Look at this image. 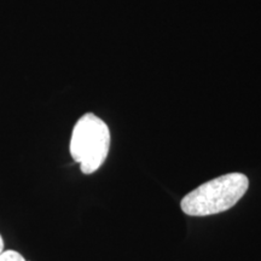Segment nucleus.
<instances>
[{
  "label": "nucleus",
  "mask_w": 261,
  "mask_h": 261,
  "mask_svg": "<svg viewBox=\"0 0 261 261\" xmlns=\"http://www.w3.org/2000/svg\"><path fill=\"white\" fill-rule=\"evenodd\" d=\"M249 179L243 173H228L203 182L184 196L181 211L190 217H207L231 210L246 194Z\"/></svg>",
  "instance_id": "f257e3e1"
},
{
  "label": "nucleus",
  "mask_w": 261,
  "mask_h": 261,
  "mask_svg": "<svg viewBox=\"0 0 261 261\" xmlns=\"http://www.w3.org/2000/svg\"><path fill=\"white\" fill-rule=\"evenodd\" d=\"M110 149L109 127L92 113L85 114L75 123L70 138V155L84 174L98 171Z\"/></svg>",
  "instance_id": "f03ea898"
},
{
  "label": "nucleus",
  "mask_w": 261,
  "mask_h": 261,
  "mask_svg": "<svg viewBox=\"0 0 261 261\" xmlns=\"http://www.w3.org/2000/svg\"><path fill=\"white\" fill-rule=\"evenodd\" d=\"M0 261H27L16 250H6L0 254Z\"/></svg>",
  "instance_id": "7ed1b4c3"
},
{
  "label": "nucleus",
  "mask_w": 261,
  "mask_h": 261,
  "mask_svg": "<svg viewBox=\"0 0 261 261\" xmlns=\"http://www.w3.org/2000/svg\"><path fill=\"white\" fill-rule=\"evenodd\" d=\"M4 252V241H3L2 234H0V254Z\"/></svg>",
  "instance_id": "20e7f679"
}]
</instances>
